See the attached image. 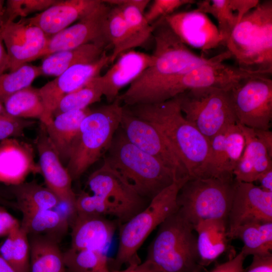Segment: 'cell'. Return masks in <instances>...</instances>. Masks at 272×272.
Instances as JSON below:
<instances>
[{
    "instance_id": "obj_47",
    "label": "cell",
    "mask_w": 272,
    "mask_h": 272,
    "mask_svg": "<svg viewBox=\"0 0 272 272\" xmlns=\"http://www.w3.org/2000/svg\"><path fill=\"white\" fill-rule=\"evenodd\" d=\"M246 272H272V254L253 256Z\"/></svg>"
},
{
    "instance_id": "obj_30",
    "label": "cell",
    "mask_w": 272,
    "mask_h": 272,
    "mask_svg": "<svg viewBox=\"0 0 272 272\" xmlns=\"http://www.w3.org/2000/svg\"><path fill=\"white\" fill-rule=\"evenodd\" d=\"M11 187L12 192L16 199L14 206L22 214L55 209L61 203L49 189L36 181H25Z\"/></svg>"
},
{
    "instance_id": "obj_23",
    "label": "cell",
    "mask_w": 272,
    "mask_h": 272,
    "mask_svg": "<svg viewBox=\"0 0 272 272\" xmlns=\"http://www.w3.org/2000/svg\"><path fill=\"white\" fill-rule=\"evenodd\" d=\"M102 2L101 0H59L33 17L21 19L27 25L39 28L49 37L84 17Z\"/></svg>"
},
{
    "instance_id": "obj_26",
    "label": "cell",
    "mask_w": 272,
    "mask_h": 272,
    "mask_svg": "<svg viewBox=\"0 0 272 272\" xmlns=\"http://www.w3.org/2000/svg\"><path fill=\"white\" fill-rule=\"evenodd\" d=\"M55 209L23 214L21 228L28 236H45L59 242L67 233L77 214L62 213Z\"/></svg>"
},
{
    "instance_id": "obj_5",
    "label": "cell",
    "mask_w": 272,
    "mask_h": 272,
    "mask_svg": "<svg viewBox=\"0 0 272 272\" xmlns=\"http://www.w3.org/2000/svg\"><path fill=\"white\" fill-rule=\"evenodd\" d=\"M194 231L177 210L158 226L146 260L159 272H203Z\"/></svg>"
},
{
    "instance_id": "obj_4",
    "label": "cell",
    "mask_w": 272,
    "mask_h": 272,
    "mask_svg": "<svg viewBox=\"0 0 272 272\" xmlns=\"http://www.w3.org/2000/svg\"><path fill=\"white\" fill-rule=\"evenodd\" d=\"M120 127L104 160L130 181L142 196L151 200L179 178L170 168L130 143Z\"/></svg>"
},
{
    "instance_id": "obj_53",
    "label": "cell",
    "mask_w": 272,
    "mask_h": 272,
    "mask_svg": "<svg viewBox=\"0 0 272 272\" xmlns=\"http://www.w3.org/2000/svg\"><path fill=\"white\" fill-rule=\"evenodd\" d=\"M5 1L0 0V34L5 24Z\"/></svg>"
},
{
    "instance_id": "obj_19",
    "label": "cell",
    "mask_w": 272,
    "mask_h": 272,
    "mask_svg": "<svg viewBox=\"0 0 272 272\" xmlns=\"http://www.w3.org/2000/svg\"><path fill=\"white\" fill-rule=\"evenodd\" d=\"M37 174L41 170L31 144L18 138L0 142V183L16 186L30 174Z\"/></svg>"
},
{
    "instance_id": "obj_33",
    "label": "cell",
    "mask_w": 272,
    "mask_h": 272,
    "mask_svg": "<svg viewBox=\"0 0 272 272\" xmlns=\"http://www.w3.org/2000/svg\"><path fill=\"white\" fill-rule=\"evenodd\" d=\"M104 2L110 6L119 8L139 46L152 36L154 26L149 24L144 16L145 10L150 1L108 0Z\"/></svg>"
},
{
    "instance_id": "obj_20",
    "label": "cell",
    "mask_w": 272,
    "mask_h": 272,
    "mask_svg": "<svg viewBox=\"0 0 272 272\" xmlns=\"http://www.w3.org/2000/svg\"><path fill=\"white\" fill-rule=\"evenodd\" d=\"M119 223L106 217L78 214L70 224L71 247L106 252Z\"/></svg>"
},
{
    "instance_id": "obj_27",
    "label": "cell",
    "mask_w": 272,
    "mask_h": 272,
    "mask_svg": "<svg viewBox=\"0 0 272 272\" xmlns=\"http://www.w3.org/2000/svg\"><path fill=\"white\" fill-rule=\"evenodd\" d=\"M197 233V247L200 262L208 265L227 249L228 240L227 220L209 219L194 227Z\"/></svg>"
},
{
    "instance_id": "obj_14",
    "label": "cell",
    "mask_w": 272,
    "mask_h": 272,
    "mask_svg": "<svg viewBox=\"0 0 272 272\" xmlns=\"http://www.w3.org/2000/svg\"><path fill=\"white\" fill-rule=\"evenodd\" d=\"M87 185L92 193L120 207L128 220L144 209L150 200L142 196L134 185L106 161L89 176Z\"/></svg>"
},
{
    "instance_id": "obj_55",
    "label": "cell",
    "mask_w": 272,
    "mask_h": 272,
    "mask_svg": "<svg viewBox=\"0 0 272 272\" xmlns=\"http://www.w3.org/2000/svg\"><path fill=\"white\" fill-rule=\"evenodd\" d=\"M6 114L3 103L0 101V115Z\"/></svg>"
},
{
    "instance_id": "obj_6",
    "label": "cell",
    "mask_w": 272,
    "mask_h": 272,
    "mask_svg": "<svg viewBox=\"0 0 272 272\" xmlns=\"http://www.w3.org/2000/svg\"><path fill=\"white\" fill-rule=\"evenodd\" d=\"M123 108L116 98L112 103L91 110L83 119L66 167L73 180L79 178L107 151L120 127Z\"/></svg>"
},
{
    "instance_id": "obj_13",
    "label": "cell",
    "mask_w": 272,
    "mask_h": 272,
    "mask_svg": "<svg viewBox=\"0 0 272 272\" xmlns=\"http://www.w3.org/2000/svg\"><path fill=\"white\" fill-rule=\"evenodd\" d=\"M123 107L120 127L128 140L172 170L179 179L189 176L175 151L160 131Z\"/></svg>"
},
{
    "instance_id": "obj_17",
    "label": "cell",
    "mask_w": 272,
    "mask_h": 272,
    "mask_svg": "<svg viewBox=\"0 0 272 272\" xmlns=\"http://www.w3.org/2000/svg\"><path fill=\"white\" fill-rule=\"evenodd\" d=\"M164 19L187 46L206 53L225 45L217 26L207 14L197 9L175 12Z\"/></svg>"
},
{
    "instance_id": "obj_3",
    "label": "cell",
    "mask_w": 272,
    "mask_h": 272,
    "mask_svg": "<svg viewBox=\"0 0 272 272\" xmlns=\"http://www.w3.org/2000/svg\"><path fill=\"white\" fill-rule=\"evenodd\" d=\"M225 46L239 67L272 73V1L260 2L236 25Z\"/></svg>"
},
{
    "instance_id": "obj_40",
    "label": "cell",
    "mask_w": 272,
    "mask_h": 272,
    "mask_svg": "<svg viewBox=\"0 0 272 272\" xmlns=\"http://www.w3.org/2000/svg\"><path fill=\"white\" fill-rule=\"evenodd\" d=\"M245 139L237 123L226 128L224 148L223 176L225 179H233V171L245 149Z\"/></svg>"
},
{
    "instance_id": "obj_35",
    "label": "cell",
    "mask_w": 272,
    "mask_h": 272,
    "mask_svg": "<svg viewBox=\"0 0 272 272\" xmlns=\"http://www.w3.org/2000/svg\"><path fill=\"white\" fill-rule=\"evenodd\" d=\"M111 6L108 16L107 30L110 44L112 47L110 54V63H113L122 53L139 46L119 8Z\"/></svg>"
},
{
    "instance_id": "obj_38",
    "label": "cell",
    "mask_w": 272,
    "mask_h": 272,
    "mask_svg": "<svg viewBox=\"0 0 272 272\" xmlns=\"http://www.w3.org/2000/svg\"><path fill=\"white\" fill-rule=\"evenodd\" d=\"M75 209L78 214L116 218L119 225L128 220L123 210L115 203L100 196L85 191L76 195Z\"/></svg>"
},
{
    "instance_id": "obj_12",
    "label": "cell",
    "mask_w": 272,
    "mask_h": 272,
    "mask_svg": "<svg viewBox=\"0 0 272 272\" xmlns=\"http://www.w3.org/2000/svg\"><path fill=\"white\" fill-rule=\"evenodd\" d=\"M111 6L104 1L75 24L48 38L40 58L50 54L94 43L105 49L110 45L107 19Z\"/></svg>"
},
{
    "instance_id": "obj_11",
    "label": "cell",
    "mask_w": 272,
    "mask_h": 272,
    "mask_svg": "<svg viewBox=\"0 0 272 272\" xmlns=\"http://www.w3.org/2000/svg\"><path fill=\"white\" fill-rule=\"evenodd\" d=\"M260 74L245 79L230 90L237 123L245 126L270 129L272 119V80Z\"/></svg>"
},
{
    "instance_id": "obj_37",
    "label": "cell",
    "mask_w": 272,
    "mask_h": 272,
    "mask_svg": "<svg viewBox=\"0 0 272 272\" xmlns=\"http://www.w3.org/2000/svg\"><path fill=\"white\" fill-rule=\"evenodd\" d=\"M66 272H109L105 252L76 250L70 248L63 252Z\"/></svg>"
},
{
    "instance_id": "obj_44",
    "label": "cell",
    "mask_w": 272,
    "mask_h": 272,
    "mask_svg": "<svg viewBox=\"0 0 272 272\" xmlns=\"http://www.w3.org/2000/svg\"><path fill=\"white\" fill-rule=\"evenodd\" d=\"M35 124L32 120L15 118L7 114L0 115V142L23 137L25 130Z\"/></svg>"
},
{
    "instance_id": "obj_32",
    "label": "cell",
    "mask_w": 272,
    "mask_h": 272,
    "mask_svg": "<svg viewBox=\"0 0 272 272\" xmlns=\"http://www.w3.org/2000/svg\"><path fill=\"white\" fill-rule=\"evenodd\" d=\"M6 114L25 119H37L42 123L45 108L38 89L31 86L23 89L8 97L3 103Z\"/></svg>"
},
{
    "instance_id": "obj_36",
    "label": "cell",
    "mask_w": 272,
    "mask_h": 272,
    "mask_svg": "<svg viewBox=\"0 0 272 272\" xmlns=\"http://www.w3.org/2000/svg\"><path fill=\"white\" fill-rule=\"evenodd\" d=\"M99 75L91 80L85 86L64 96L59 102L53 117L59 113L89 108L99 102L103 96Z\"/></svg>"
},
{
    "instance_id": "obj_21",
    "label": "cell",
    "mask_w": 272,
    "mask_h": 272,
    "mask_svg": "<svg viewBox=\"0 0 272 272\" xmlns=\"http://www.w3.org/2000/svg\"><path fill=\"white\" fill-rule=\"evenodd\" d=\"M22 22L24 24L21 33L22 40L18 32L10 25L4 26L1 32L8 55V70L10 72L40 58L49 38L39 28Z\"/></svg>"
},
{
    "instance_id": "obj_7",
    "label": "cell",
    "mask_w": 272,
    "mask_h": 272,
    "mask_svg": "<svg viewBox=\"0 0 272 272\" xmlns=\"http://www.w3.org/2000/svg\"><path fill=\"white\" fill-rule=\"evenodd\" d=\"M190 177L174 181L151 199L144 209L119 225L118 247L113 261L112 270H119L124 264L141 263L138 254L139 249L149 235L177 211L179 191Z\"/></svg>"
},
{
    "instance_id": "obj_8",
    "label": "cell",
    "mask_w": 272,
    "mask_h": 272,
    "mask_svg": "<svg viewBox=\"0 0 272 272\" xmlns=\"http://www.w3.org/2000/svg\"><path fill=\"white\" fill-rule=\"evenodd\" d=\"M235 179L190 177L179 191L177 211L193 226L209 219L227 220Z\"/></svg>"
},
{
    "instance_id": "obj_31",
    "label": "cell",
    "mask_w": 272,
    "mask_h": 272,
    "mask_svg": "<svg viewBox=\"0 0 272 272\" xmlns=\"http://www.w3.org/2000/svg\"><path fill=\"white\" fill-rule=\"evenodd\" d=\"M239 238L244 244L241 252L248 255L271 254L272 222H253L244 224L233 233L231 239Z\"/></svg>"
},
{
    "instance_id": "obj_28",
    "label": "cell",
    "mask_w": 272,
    "mask_h": 272,
    "mask_svg": "<svg viewBox=\"0 0 272 272\" xmlns=\"http://www.w3.org/2000/svg\"><path fill=\"white\" fill-rule=\"evenodd\" d=\"M28 236L30 272H66L59 242L45 236Z\"/></svg>"
},
{
    "instance_id": "obj_42",
    "label": "cell",
    "mask_w": 272,
    "mask_h": 272,
    "mask_svg": "<svg viewBox=\"0 0 272 272\" xmlns=\"http://www.w3.org/2000/svg\"><path fill=\"white\" fill-rule=\"evenodd\" d=\"M59 0H8L5 6V23L14 22L18 18L44 11Z\"/></svg>"
},
{
    "instance_id": "obj_9",
    "label": "cell",
    "mask_w": 272,
    "mask_h": 272,
    "mask_svg": "<svg viewBox=\"0 0 272 272\" xmlns=\"http://www.w3.org/2000/svg\"><path fill=\"white\" fill-rule=\"evenodd\" d=\"M231 57L228 50L213 56L209 62L196 66L155 90L146 97L144 104L164 102L193 89L205 87L230 89L247 78L267 74L224 63Z\"/></svg>"
},
{
    "instance_id": "obj_39",
    "label": "cell",
    "mask_w": 272,
    "mask_h": 272,
    "mask_svg": "<svg viewBox=\"0 0 272 272\" xmlns=\"http://www.w3.org/2000/svg\"><path fill=\"white\" fill-rule=\"evenodd\" d=\"M197 10L212 15L218 22V28L225 46L233 29L239 23L237 14L231 8L230 0H206L197 2Z\"/></svg>"
},
{
    "instance_id": "obj_29",
    "label": "cell",
    "mask_w": 272,
    "mask_h": 272,
    "mask_svg": "<svg viewBox=\"0 0 272 272\" xmlns=\"http://www.w3.org/2000/svg\"><path fill=\"white\" fill-rule=\"evenodd\" d=\"M105 51L97 44L88 43L50 54L45 57L40 67L42 75L57 77L75 65L97 60Z\"/></svg>"
},
{
    "instance_id": "obj_25",
    "label": "cell",
    "mask_w": 272,
    "mask_h": 272,
    "mask_svg": "<svg viewBox=\"0 0 272 272\" xmlns=\"http://www.w3.org/2000/svg\"><path fill=\"white\" fill-rule=\"evenodd\" d=\"M91 110L87 108L62 112L44 125L47 137L62 163L67 162L81 122Z\"/></svg>"
},
{
    "instance_id": "obj_48",
    "label": "cell",
    "mask_w": 272,
    "mask_h": 272,
    "mask_svg": "<svg viewBox=\"0 0 272 272\" xmlns=\"http://www.w3.org/2000/svg\"><path fill=\"white\" fill-rule=\"evenodd\" d=\"M259 0H230V3L234 12L237 14L239 22L249 12L259 3Z\"/></svg>"
},
{
    "instance_id": "obj_52",
    "label": "cell",
    "mask_w": 272,
    "mask_h": 272,
    "mask_svg": "<svg viewBox=\"0 0 272 272\" xmlns=\"http://www.w3.org/2000/svg\"><path fill=\"white\" fill-rule=\"evenodd\" d=\"M1 33L0 34V75L8 70V58L6 50L4 47Z\"/></svg>"
},
{
    "instance_id": "obj_45",
    "label": "cell",
    "mask_w": 272,
    "mask_h": 272,
    "mask_svg": "<svg viewBox=\"0 0 272 272\" xmlns=\"http://www.w3.org/2000/svg\"><path fill=\"white\" fill-rule=\"evenodd\" d=\"M20 226L19 221L0 205V238L7 237Z\"/></svg>"
},
{
    "instance_id": "obj_41",
    "label": "cell",
    "mask_w": 272,
    "mask_h": 272,
    "mask_svg": "<svg viewBox=\"0 0 272 272\" xmlns=\"http://www.w3.org/2000/svg\"><path fill=\"white\" fill-rule=\"evenodd\" d=\"M40 66L27 63L16 70L0 75V101L2 103L13 94L31 86L38 77L42 75Z\"/></svg>"
},
{
    "instance_id": "obj_51",
    "label": "cell",
    "mask_w": 272,
    "mask_h": 272,
    "mask_svg": "<svg viewBox=\"0 0 272 272\" xmlns=\"http://www.w3.org/2000/svg\"><path fill=\"white\" fill-rule=\"evenodd\" d=\"M255 182L259 183L258 186L262 189L272 192V168L261 174Z\"/></svg>"
},
{
    "instance_id": "obj_15",
    "label": "cell",
    "mask_w": 272,
    "mask_h": 272,
    "mask_svg": "<svg viewBox=\"0 0 272 272\" xmlns=\"http://www.w3.org/2000/svg\"><path fill=\"white\" fill-rule=\"evenodd\" d=\"M110 54L105 51L97 60L75 65L38 89L45 115L44 125L50 123L59 101L65 95L85 86L110 63Z\"/></svg>"
},
{
    "instance_id": "obj_50",
    "label": "cell",
    "mask_w": 272,
    "mask_h": 272,
    "mask_svg": "<svg viewBox=\"0 0 272 272\" xmlns=\"http://www.w3.org/2000/svg\"><path fill=\"white\" fill-rule=\"evenodd\" d=\"M256 137L266 148L269 155L272 157V132L268 130L253 129Z\"/></svg>"
},
{
    "instance_id": "obj_56",
    "label": "cell",
    "mask_w": 272,
    "mask_h": 272,
    "mask_svg": "<svg viewBox=\"0 0 272 272\" xmlns=\"http://www.w3.org/2000/svg\"><path fill=\"white\" fill-rule=\"evenodd\" d=\"M1 199L0 198V201H1Z\"/></svg>"
},
{
    "instance_id": "obj_34",
    "label": "cell",
    "mask_w": 272,
    "mask_h": 272,
    "mask_svg": "<svg viewBox=\"0 0 272 272\" xmlns=\"http://www.w3.org/2000/svg\"><path fill=\"white\" fill-rule=\"evenodd\" d=\"M0 256L16 272H30L29 237L21 226L6 237L0 246Z\"/></svg>"
},
{
    "instance_id": "obj_1",
    "label": "cell",
    "mask_w": 272,
    "mask_h": 272,
    "mask_svg": "<svg viewBox=\"0 0 272 272\" xmlns=\"http://www.w3.org/2000/svg\"><path fill=\"white\" fill-rule=\"evenodd\" d=\"M124 106L160 131L175 151L189 176L208 178L210 141L185 118L177 97L157 103Z\"/></svg>"
},
{
    "instance_id": "obj_24",
    "label": "cell",
    "mask_w": 272,
    "mask_h": 272,
    "mask_svg": "<svg viewBox=\"0 0 272 272\" xmlns=\"http://www.w3.org/2000/svg\"><path fill=\"white\" fill-rule=\"evenodd\" d=\"M238 124L245 137V147L233 171L234 178L237 181L253 183L261 174L272 168V157L253 128Z\"/></svg>"
},
{
    "instance_id": "obj_43",
    "label": "cell",
    "mask_w": 272,
    "mask_h": 272,
    "mask_svg": "<svg viewBox=\"0 0 272 272\" xmlns=\"http://www.w3.org/2000/svg\"><path fill=\"white\" fill-rule=\"evenodd\" d=\"M195 2L193 0H155L144 16L147 22L152 25L159 20L175 13L181 7Z\"/></svg>"
},
{
    "instance_id": "obj_22",
    "label": "cell",
    "mask_w": 272,
    "mask_h": 272,
    "mask_svg": "<svg viewBox=\"0 0 272 272\" xmlns=\"http://www.w3.org/2000/svg\"><path fill=\"white\" fill-rule=\"evenodd\" d=\"M153 56L133 49L120 55L100 80L103 96L109 103L115 101L123 87L130 85L153 63Z\"/></svg>"
},
{
    "instance_id": "obj_16",
    "label": "cell",
    "mask_w": 272,
    "mask_h": 272,
    "mask_svg": "<svg viewBox=\"0 0 272 272\" xmlns=\"http://www.w3.org/2000/svg\"><path fill=\"white\" fill-rule=\"evenodd\" d=\"M253 222H272V192L253 183L235 180L227 218L229 239L238 227Z\"/></svg>"
},
{
    "instance_id": "obj_49",
    "label": "cell",
    "mask_w": 272,
    "mask_h": 272,
    "mask_svg": "<svg viewBox=\"0 0 272 272\" xmlns=\"http://www.w3.org/2000/svg\"><path fill=\"white\" fill-rule=\"evenodd\" d=\"M109 272H159V271L151 262L146 259L143 263L129 264L124 270H110Z\"/></svg>"
},
{
    "instance_id": "obj_2",
    "label": "cell",
    "mask_w": 272,
    "mask_h": 272,
    "mask_svg": "<svg viewBox=\"0 0 272 272\" xmlns=\"http://www.w3.org/2000/svg\"><path fill=\"white\" fill-rule=\"evenodd\" d=\"M153 64L129 86L118 99L125 106L142 104L153 91L169 81L212 58L191 51L172 30L164 18L154 23Z\"/></svg>"
},
{
    "instance_id": "obj_54",
    "label": "cell",
    "mask_w": 272,
    "mask_h": 272,
    "mask_svg": "<svg viewBox=\"0 0 272 272\" xmlns=\"http://www.w3.org/2000/svg\"><path fill=\"white\" fill-rule=\"evenodd\" d=\"M0 272H16L0 256Z\"/></svg>"
},
{
    "instance_id": "obj_46",
    "label": "cell",
    "mask_w": 272,
    "mask_h": 272,
    "mask_svg": "<svg viewBox=\"0 0 272 272\" xmlns=\"http://www.w3.org/2000/svg\"><path fill=\"white\" fill-rule=\"evenodd\" d=\"M245 257L240 251L228 261L217 265L210 272H245L243 262Z\"/></svg>"
},
{
    "instance_id": "obj_18",
    "label": "cell",
    "mask_w": 272,
    "mask_h": 272,
    "mask_svg": "<svg viewBox=\"0 0 272 272\" xmlns=\"http://www.w3.org/2000/svg\"><path fill=\"white\" fill-rule=\"evenodd\" d=\"M35 144L39 156L41 174L45 186L61 203L76 209V194L72 188L73 179L50 143L44 125L41 122Z\"/></svg>"
},
{
    "instance_id": "obj_10",
    "label": "cell",
    "mask_w": 272,
    "mask_h": 272,
    "mask_svg": "<svg viewBox=\"0 0 272 272\" xmlns=\"http://www.w3.org/2000/svg\"><path fill=\"white\" fill-rule=\"evenodd\" d=\"M230 89L196 88L176 96L185 118L209 140L237 123Z\"/></svg>"
}]
</instances>
